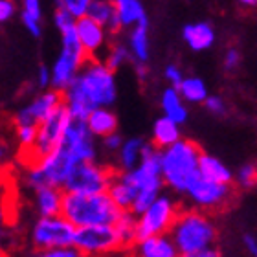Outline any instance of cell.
Segmentation results:
<instances>
[{
	"label": "cell",
	"instance_id": "1",
	"mask_svg": "<svg viewBox=\"0 0 257 257\" xmlns=\"http://www.w3.org/2000/svg\"><path fill=\"white\" fill-rule=\"evenodd\" d=\"M166 184L162 178L160 149L151 144L144 160L133 171H116L108 186V195L123 211L140 215L149 208L162 193Z\"/></svg>",
	"mask_w": 257,
	"mask_h": 257
},
{
	"label": "cell",
	"instance_id": "31",
	"mask_svg": "<svg viewBox=\"0 0 257 257\" xmlns=\"http://www.w3.org/2000/svg\"><path fill=\"white\" fill-rule=\"evenodd\" d=\"M114 228L121 239L125 252H128L134 242L138 241V215H134L133 211H121L119 219L114 222Z\"/></svg>",
	"mask_w": 257,
	"mask_h": 257
},
{
	"label": "cell",
	"instance_id": "7",
	"mask_svg": "<svg viewBox=\"0 0 257 257\" xmlns=\"http://www.w3.org/2000/svg\"><path fill=\"white\" fill-rule=\"evenodd\" d=\"M90 59L81 46L75 28L66 30L61 33V50L54 59L50 70H52V88L64 92L72 85V81L77 77L81 68L86 61Z\"/></svg>",
	"mask_w": 257,
	"mask_h": 257
},
{
	"label": "cell",
	"instance_id": "9",
	"mask_svg": "<svg viewBox=\"0 0 257 257\" xmlns=\"http://www.w3.org/2000/svg\"><path fill=\"white\" fill-rule=\"evenodd\" d=\"M74 248L83 257H108L125 252L114 224L75 228Z\"/></svg>",
	"mask_w": 257,
	"mask_h": 257
},
{
	"label": "cell",
	"instance_id": "19",
	"mask_svg": "<svg viewBox=\"0 0 257 257\" xmlns=\"http://www.w3.org/2000/svg\"><path fill=\"white\" fill-rule=\"evenodd\" d=\"M15 213H13V188L0 184V244L6 248H13L17 242Z\"/></svg>",
	"mask_w": 257,
	"mask_h": 257
},
{
	"label": "cell",
	"instance_id": "36",
	"mask_svg": "<svg viewBox=\"0 0 257 257\" xmlns=\"http://www.w3.org/2000/svg\"><path fill=\"white\" fill-rule=\"evenodd\" d=\"M123 140H125L123 136L116 131V133L108 134V136H103V138L99 140V149H101L103 155L116 156V153H118L121 144H123Z\"/></svg>",
	"mask_w": 257,
	"mask_h": 257
},
{
	"label": "cell",
	"instance_id": "37",
	"mask_svg": "<svg viewBox=\"0 0 257 257\" xmlns=\"http://www.w3.org/2000/svg\"><path fill=\"white\" fill-rule=\"evenodd\" d=\"M75 22H77V17H74L70 11L57 6V10L54 13V26L57 28V32L63 33L66 30H72V28H75Z\"/></svg>",
	"mask_w": 257,
	"mask_h": 257
},
{
	"label": "cell",
	"instance_id": "51",
	"mask_svg": "<svg viewBox=\"0 0 257 257\" xmlns=\"http://www.w3.org/2000/svg\"><path fill=\"white\" fill-rule=\"evenodd\" d=\"M127 257H131V255H127Z\"/></svg>",
	"mask_w": 257,
	"mask_h": 257
},
{
	"label": "cell",
	"instance_id": "26",
	"mask_svg": "<svg viewBox=\"0 0 257 257\" xmlns=\"http://www.w3.org/2000/svg\"><path fill=\"white\" fill-rule=\"evenodd\" d=\"M112 4L118 13L121 30H131L138 24L147 22V13L142 0H112Z\"/></svg>",
	"mask_w": 257,
	"mask_h": 257
},
{
	"label": "cell",
	"instance_id": "14",
	"mask_svg": "<svg viewBox=\"0 0 257 257\" xmlns=\"http://www.w3.org/2000/svg\"><path fill=\"white\" fill-rule=\"evenodd\" d=\"M63 105V92L55 90V88H48V90H39V94L24 103L22 107L17 108V112L13 114V127L15 125H35L44 118H48L50 114L54 112L55 108H59Z\"/></svg>",
	"mask_w": 257,
	"mask_h": 257
},
{
	"label": "cell",
	"instance_id": "21",
	"mask_svg": "<svg viewBox=\"0 0 257 257\" xmlns=\"http://www.w3.org/2000/svg\"><path fill=\"white\" fill-rule=\"evenodd\" d=\"M158 103H160V110L162 116L177 121L178 125H184L189 118V108L188 103L184 101V97L180 96L177 86H166L164 90L160 92V97H158Z\"/></svg>",
	"mask_w": 257,
	"mask_h": 257
},
{
	"label": "cell",
	"instance_id": "29",
	"mask_svg": "<svg viewBox=\"0 0 257 257\" xmlns=\"http://www.w3.org/2000/svg\"><path fill=\"white\" fill-rule=\"evenodd\" d=\"M43 2L41 0H22L21 2V21L26 32L33 37L43 35Z\"/></svg>",
	"mask_w": 257,
	"mask_h": 257
},
{
	"label": "cell",
	"instance_id": "17",
	"mask_svg": "<svg viewBox=\"0 0 257 257\" xmlns=\"http://www.w3.org/2000/svg\"><path fill=\"white\" fill-rule=\"evenodd\" d=\"M64 189L55 186H41L30 191V206L35 217H52L63 211Z\"/></svg>",
	"mask_w": 257,
	"mask_h": 257
},
{
	"label": "cell",
	"instance_id": "28",
	"mask_svg": "<svg viewBox=\"0 0 257 257\" xmlns=\"http://www.w3.org/2000/svg\"><path fill=\"white\" fill-rule=\"evenodd\" d=\"M86 17L99 22L110 33H116L121 30V24H119L118 13H116L112 0H92L90 6H88V11H86Z\"/></svg>",
	"mask_w": 257,
	"mask_h": 257
},
{
	"label": "cell",
	"instance_id": "20",
	"mask_svg": "<svg viewBox=\"0 0 257 257\" xmlns=\"http://www.w3.org/2000/svg\"><path fill=\"white\" fill-rule=\"evenodd\" d=\"M149 145L151 142L140 138V136L125 138L119 151L114 156V169L116 171H133L134 167H138L140 162L144 160Z\"/></svg>",
	"mask_w": 257,
	"mask_h": 257
},
{
	"label": "cell",
	"instance_id": "46",
	"mask_svg": "<svg viewBox=\"0 0 257 257\" xmlns=\"http://www.w3.org/2000/svg\"><path fill=\"white\" fill-rule=\"evenodd\" d=\"M182 257H224L220 253L219 248L215 246H209V248H204L200 252H195V253H188V255H182Z\"/></svg>",
	"mask_w": 257,
	"mask_h": 257
},
{
	"label": "cell",
	"instance_id": "8",
	"mask_svg": "<svg viewBox=\"0 0 257 257\" xmlns=\"http://www.w3.org/2000/svg\"><path fill=\"white\" fill-rule=\"evenodd\" d=\"M75 226L63 215L33 217L26 230V242L35 250L74 246Z\"/></svg>",
	"mask_w": 257,
	"mask_h": 257
},
{
	"label": "cell",
	"instance_id": "27",
	"mask_svg": "<svg viewBox=\"0 0 257 257\" xmlns=\"http://www.w3.org/2000/svg\"><path fill=\"white\" fill-rule=\"evenodd\" d=\"M198 171H200V175L204 178L213 180V182L233 184V175L235 173L231 171L220 158H217L215 155H209V153H202L200 164H198Z\"/></svg>",
	"mask_w": 257,
	"mask_h": 257
},
{
	"label": "cell",
	"instance_id": "34",
	"mask_svg": "<svg viewBox=\"0 0 257 257\" xmlns=\"http://www.w3.org/2000/svg\"><path fill=\"white\" fill-rule=\"evenodd\" d=\"M233 182L242 189H250L257 186V166L255 164H242L233 175Z\"/></svg>",
	"mask_w": 257,
	"mask_h": 257
},
{
	"label": "cell",
	"instance_id": "18",
	"mask_svg": "<svg viewBox=\"0 0 257 257\" xmlns=\"http://www.w3.org/2000/svg\"><path fill=\"white\" fill-rule=\"evenodd\" d=\"M131 257H182L169 233L138 239L128 250Z\"/></svg>",
	"mask_w": 257,
	"mask_h": 257
},
{
	"label": "cell",
	"instance_id": "3",
	"mask_svg": "<svg viewBox=\"0 0 257 257\" xmlns=\"http://www.w3.org/2000/svg\"><path fill=\"white\" fill-rule=\"evenodd\" d=\"M200 156L202 149L193 140L186 138H180L177 144L160 149L162 178L166 189H169L173 195L184 197L191 182L200 175Z\"/></svg>",
	"mask_w": 257,
	"mask_h": 257
},
{
	"label": "cell",
	"instance_id": "49",
	"mask_svg": "<svg viewBox=\"0 0 257 257\" xmlns=\"http://www.w3.org/2000/svg\"><path fill=\"white\" fill-rule=\"evenodd\" d=\"M108 257H127V255H125V252H123V253H116V255H108Z\"/></svg>",
	"mask_w": 257,
	"mask_h": 257
},
{
	"label": "cell",
	"instance_id": "32",
	"mask_svg": "<svg viewBox=\"0 0 257 257\" xmlns=\"http://www.w3.org/2000/svg\"><path fill=\"white\" fill-rule=\"evenodd\" d=\"M13 136H15V145H17V151H19V156H24L35 145L37 127L35 125H15Z\"/></svg>",
	"mask_w": 257,
	"mask_h": 257
},
{
	"label": "cell",
	"instance_id": "2",
	"mask_svg": "<svg viewBox=\"0 0 257 257\" xmlns=\"http://www.w3.org/2000/svg\"><path fill=\"white\" fill-rule=\"evenodd\" d=\"M116 99V72L97 57L86 61L72 85L63 92V105L75 119H86V116L97 107H112Z\"/></svg>",
	"mask_w": 257,
	"mask_h": 257
},
{
	"label": "cell",
	"instance_id": "44",
	"mask_svg": "<svg viewBox=\"0 0 257 257\" xmlns=\"http://www.w3.org/2000/svg\"><path fill=\"white\" fill-rule=\"evenodd\" d=\"M17 13V6L13 0H0V24L10 22Z\"/></svg>",
	"mask_w": 257,
	"mask_h": 257
},
{
	"label": "cell",
	"instance_id": "47",
	"mask_svg": "<svg viewBox=\"0 0 257 257\" xmlns=\"http://www.w3.org/2000/svg\"><path fill=\"white\" fill-rule=\"evenodd\" d=\"M241 6H244V8H255L257 6V0H237Z\"/></svg>",
	"mask_w": 257,
	"mask_h": 257
},
{
	"label": "cell",
	"instance_id": "24",
	"mask_svg": "<svg viewBox=\"0 0 257 257\" xmlns=\"http://www.w3.org/2000/svg\"><path fill=\"white\" fill-rule=\"evenodd\" d=\"M182 125H178L177 121L160 116L155 119L153 128H151V144L155 145L156 149H164L169 145L177 144L178 140L182 138Z\"/></svg>",
	"mask_w": 257,
	"mask_h": 257
},
{
	"label": "cell",
	"instance_id": "6",
	"mask_svg": "<svg viewBox=\"0 0 257 257\" xmlns=\"http://www.w3.org/2000/svg\"><path fill=\"white\" fill-rule=\"evenodd\" d=\"M81 164L72 153H70L63 144L50 155L43 156L35 162L24 164L22 171V186L32 191L41 186H55V188H64L68 182L70 175Z\"/></svg>",
	"mask_w": 257,
	"mask_h": 257
},
{
	"label": "cell",
	"instance_id": "33",
	"mask_svg": "<svg viewBox=\"0 0 257 257\" xmlns=\"http://www.w3.org/2000/svg\"><path fill=\"white\" fill-rule=\"evenodd\" d=\"M105 64H107L110 70H119L121 66L131 61V52H128L127 44H121V43H116V44H110L107 46L105 50V57H103Z\"/></svg>",
	"mask_w": 257,
	"mask_h": 257
},
{
	"label": "cell",
	"instance_id": "50",
	"mask_svg": "<svg viewBox=\"0 0 257 257\" xmlns=\"http://www.w3.org/2000/svg\"><path fill=\"white\" fill-rule=\"evenodd\" d=\"M228 257H233V255H228Z\"/></svg>",
	"mask_w": 257,
	"mask_h": 257
},
{
	"label": "cell",
	"instance_id": "16",
	"mask_svg": "<svg viewBox=\"0 0 257 257\" xmlns=\"http://www.w3.org/2000/svg\"><path fill=\"white\" fill-rule=\"evenodd\" d=\"M75 33L79 39L81 46L86 52L88 57H97V55L107 50L108 44V30L101 26L99 22H96L90 17H79L75 22Z\"/></svg>",
	"mask_w": 257,
	"mask_h": 257
},
{
	"label": "cell",
	"instance_id": "11",
	"mask_svg": "<svg viewBox=\"0 0 257 257\" xmlns=\"http://www.w3.org/2000/svg\"><path fill=\"white\" fill-rule=\"evenodd\" d=\"M72 116L68 114L66 107L61 105L59 108H55L54 112L50 114L48 118H44L37 127V140H35V145L32 147L30 153H26L22 158V164H30V162H35L43 156L50 155L52 151H55L63 144L64 138V131L68 127Z\"/></svg>",
	"mask_w": 257,
	"mask_h": 257
},
{
	"label": "cell",
	"instance_id": "41",
	"mask_svg": "<svg viewBox=\"0 0 257 257\" xmlns=\"http://www.w3.org/2000/svg\"><path fill=\"white\" fill-rule=\"evenodd\" d=\"M164 77H166V81L171 86H178L186 75H184V72L180 70V66H177V64H167L166 70H164Z\"/></svg>",
	"mask_w": 257,
	"mask_h": 257
},
{
	"label": "cell",
	"instance_id": "38",
	"mask_svg": "<svg viewBox=\"0 0 257 257\" xmlns=\"http://www.w3.org/2000/svg\"><path fill=\"white\" fill-rule=\"evenodd\" d=\"M90 2L92 0H57L59 8H64V10L70 11L74 17H77V19L86 15Z\"/></svg>",
	"mask_w": 257,
	"mask_h": 257
},
{
	"label": "cell",
	"instance_id": "15",
	"mask_svg": "<svg viewBox=\"0 0 257 257\" xmlns=\"http://www.w3.org/2000/svg\"><path fill=\"white\" fill-rule=\"evenodd\" d=\"M63 145L79 162L99 160V155H101L99 140L90 133V128L86 127L85 119H70L68 127L64 131Z\"/></svg>",
	"mask_w": 257,
	"mask_h": 257
},
{
	"label": "cell",
	"instance_id": "40",
	"mask_svg": "<svg viewBox=\"0 0 257 257\" xmlns=\"http://www.w3.org/2000/svg\"><path fill=\"white\" fill-rule=\"evenodd\" d=\"M222 64H224L226 72H235L241 64V52L237 48H228L224 54V59H222Z\"/></svg>",
	"mask_w": 257,
	"mask_h": 257
},
{
	"label": "cell",
	"instance_id": "45",
	"mask_svg": "<svg viewBox=\"0 0 257 257\" xmlns=\"http://www.w3.org/2000/svg\"><path fill=\"white\" fill-rule=\"evenodd\" d=\"M11 156H13V145H11V142L0 136V167L10 162Z\"/></svg>",
	"mask_w": 257,
	"mask_h": 257
},
{
	"label": "cell",
	"instance_id": "39",
	"mask_svg": "<svg viewBox=\"0 0 257 257\" xmlns=\"http://www.w3.org/2000/svg\"><path fill=\"white\" fill-rule=\"evenodd\" d=\"M204 107L209 114L213 116H224L228 107H226V101L220 96H208V99L204 101Z\"/></svg>",
	"mask_w": 257,
	"mask_h": 257
},
{
	"label": "cell",
	"instance_id": "13",
	"mask_svg": "<svg viewBox=\"0 0 257 257\" xmlns=\"http://www.w3.org/2000/svg\"><path fill=\"white\" fill-rule=\"evenodd\" d=\"M116 169L105 162H81L64 184V191L70 193H105L112 182Z\"/></svg>",
	"mask_w": 257,
	"mask_h": 257
},
{
	"label": "cell",
	"instance_id": "12",
	"mask_svg": "<svg viewBox=\"0 0 257 257\" xmlns=\"http://www.w3.org/2000/svg\"><path fill=\"white\" fill-rule=\"evenodd\" d=\"M184 197L188 198L191 208L213 213V211L224 209L231 202V198H233V186L231 184L213 182V180H208L202 175H198L191 182V186L188 188Z\"/></svg>",
	"mask_w": 257,
	"mask_h": 257
},
{
	"label": "cell",
	"instance_id": "10",
	"mask_svg": "<svg viewBox=\"0 0 257 257\" xmlns=\"http://www.w3.org/2000/svg\"><path fill=\"white\" fill-rule=\"evenodd\" d=\"M180 209L182 208H180L177 197L171 191H164L149 208L138 215V239L169 233Z\"/></svg>",
	"mask_w": 257,
	"mask_h": 257
},
{
	"label": "cell",
	"instance_id": "43",
	"mask_svg": "<svg viewBox=\"0 0 257 257\" xmlns=\"http://www.w3.org/2000/svg\"><path fill=\"white\" fill-rule=\"evenodd\" d=\"M35 85H37L39 90H48V88H52V70H50V66H41L37 70Z\"/></svg>",
	"mask_w": 257,
	"mask_h": 257
},
{
	"label": "cell",
	"instance_id": "42",
	"mask_svg": "<svg viewBox=\"0 0 257 257\" xmlns=\"http://www.w3.org/2000/svg\"><path fill=\"white\" fill-rule=\"evenodd\" d=\"M242 250L246 252L248 257H257V235L253 231H244L241 235Z\"/></svg>",
	"mask_w": 257,
	"mask_h": 257
},
{
	"label": "cell",
	"instance_id": "25",
	"mask_svg": "<svg viewBox=\"0 0 257 257\" xmlns=\"http://www.w3.org/2000/svg\"><path fill=\"white\" fill-rule=\"evenodd\" d=\"M86 127L97 140L108 136L118 131V116L110 107H97L86 116Z\"/></svg>",
	"mask_w": 257,
	"mask_h": 257
},
{
	"label": "cell",
	"instance_id": "48",
	"mask_svg": "<svg viewBox=\"0 0 257 257\" xmlns=\"http://www.w3.org/2000/svg\"><path fill=\"white\" fill-rule=\"evenodd\" d=\"M0 257H11V250L6 248L4 244H0Z\"/></svg>",
	"mask_w": 257,
	"mask_h": 257
},
{
	"label": "cell",
	"instance_id": "22",
	"mask_svg": "<svg viewBox=\"0 0 257 257\" xmlns=\"http://www.w3.org/2000/svg\"><path fill=\"white\" fill-rule=\"evenodd\" d=\"M127 48L131 52V59L136 66H145L151 57V39H149V24H138L128 30Z\"/></svg>",
	"mask_w": 257,
	"mask_h": 257
},
{
	"label": "cell",
	"instance_id": "5",
	"mask_svg": "<svg viewBox=\"0 0 257 257\" xmlns=\"http://www.w3.org/2000/svg\"><path fill=\"white\" fill-rule=\"evenodd\" d=\"M169 235L177 244L182 255L200 252L204 248L215 246L219 239L217 222L208 211L197 208L180 209L175 224L169 230Z\"/></svg>",
	"mask_w": 257,
	"mask_h": 257
},
{
	"label": "cell",
	"instance_id": "30",
	"mask_svg": "<svg viewBox=\"0 0 257 257\" xmlns=\"http://www.w3.org/2000/svg\"><path fill=\"white\" fill-rule=\"evenodd\" d=\"M177 88L188 105H204V101L209 96L206 81L197 77V75H186Z\"/></svg>",
	"mask_w": 257,
	"mask_h": 257
},
{
	"label": "cell",
	"instance_id": "4",
	"mask_svg": "<svg viewBox=\"0 0 257 257\" xmlns=\"http://www.w3.org/2000/svg\"><path fill=\"white\" fill-rule=\"evenodd\" d=\"M123 209L114 202L112 197L105 193H70L64 191L61 215L75 226H101L114 224Z\"/></svg>",
	"mask_w": 257,
	"mask_h": 257
},
{
	"label": "cell",
	"instance_id": "35",
	"mask_svg": "<svg viewBox=\"0 0 257 257\" xmlns=\"http://www.w3.org/2000/svg\"><path fill=\"white\" fill-rule=\"evenodd\" d=\"M21 257H83L74 246L68 248H50V250H35L28 248L26 252H22Z\"/></svg>",
	"mask_w": 257,
	"mask_h": 257
},
{
	"label": "cell",
	"instance_id": "23",
	"mask_svg": "<svg viewBox=\"0 0 257 257\" xmlns=\"http://www.w3.org/2000/svg\"><path fill=\"white\" fill-rule=\"evenodd\" d=\"M182 39L193 52H206L215 44L217 35L209 22H191L184 26Z\"/></svg>",
	"mask_w": 257,
	"mask_h": 257
}]
</instances>
